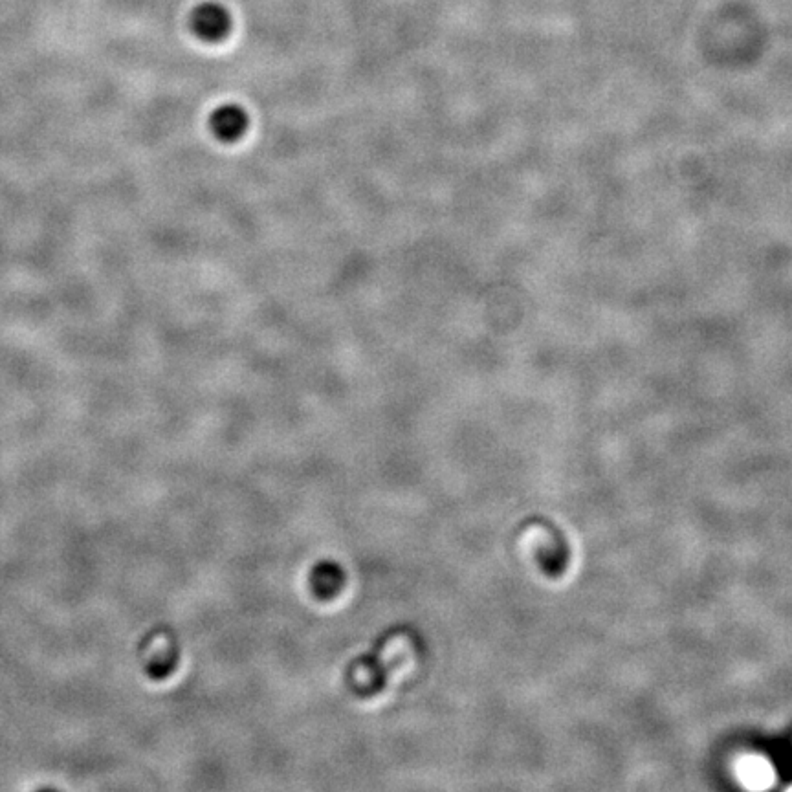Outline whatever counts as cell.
<instances>
[{
    "label": "cell",
    "mask_w": 792,
    "mask_h": 792,
    "mask_svg": "<svg viewBox=\"0 0 792 792\" xmlns=\"http://www.w3.org/2000/svg\"><path fill=\"white\" fill-rule=\"evenodd\" d=\"M191 30L206 43H219L231 32V15L219 2H204L191 13Z\"/></svg>",
    "instance_id": "cell-1"
},
{
    "label": "cell",
    "mask_w": 792,
    "mask_h": 792,
    "mask_svg": "<svg viewBox=\"0 0 792 792\" xmlns=\"http://www.w3.org/2000/svg\"><path fill=\"white\" fill-rule=\"evenodd\" d=\"M737 780L750 791H767L776 780V772L769 761L761 756H743L737 759Z\"/></svg>",
    "instance_id": "cell-2"
},
{
    "label": "cell",
    "mask_w": 792,
    "mask_h": 792,
    "mask_svg": "<svg viewBox=\"0 0 792 792\" xmlns=\"http://www.w3.org/2000/svg\"><path fill=\"white\" fill-rule=\"evenodd\" d=\"M248 129V116L237 105H226L213 112L211 131L222 142H237Z\"/></svg>",
    "instance_id": "cell-3"
},
{
    "label": "cell",
    "mask_w": 792,
    "mask_h": 792,
    "mask_svg": "<svg viewBox=\"0 0 792 792\" xmlns=\"http://www.w3.org/2000/svg\"><path fill=\"white\" fill-rule=\"evenodd\" d=\"M345 585V574L340 565L332 561H323L312 569L310 574V587L314 594L321 600H332L341 593Z\"/></svg>",
    "instance_id": "cell-4"
},
{
    "label": "cell",
    "mask_w": 792,
    "mask_h": 792,
    "mask_svg": "<svg viewBox=\"0 0 792 792\" xmlns=\"http://www.w3.org/2000/svg\"><path fill=\"white\" fill-rule=\"evenodd\" d=\"M789 791H792V787H791V789H789Z\"/></svg>",
    "instance_id": "cell-5"
}]
</instances>
